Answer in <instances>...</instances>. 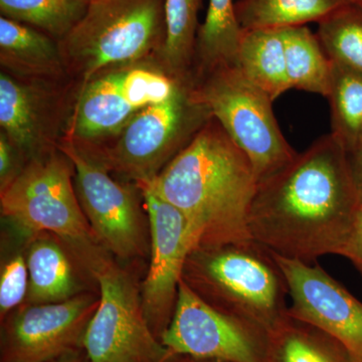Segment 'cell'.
Wrapping results in <instances>:
<instances>
[{
	"label": "cell",
	"instance_id": "obj_1",
	"mask_svg": "<svg viewBox=\"0 0 362 362\" xmlns=\"http://www.w3.org/2000/svg\"><path fill=\"white\" fill-rule=\"evenodd\" d=\"M359 202L346 152L325 135L259 181L250 235L274 254L313 264L340 254Z\"/></svg>",
	"mask_w": 362,
	"mask_h": 362
},
{
	"label": "cell",
	"instance_id": "obj_2",
	"mask_svg": "<svg viewBox=\"0 0 362 362\" xmlns=\"http://www.w3.org/2000/svg\"><path fill=\"white\" fill-rule=\"evenodd\" d=\"M145 182L185 216L194 247L252 240L249 216L258 178L250 159L216 119Z\"/></svg>",
	"mask_w": 362,
	"mask_h": 362
},
{
	"label": "cell",
	"instance_id": "obj_3",
	"mask_svg": "<svg viewBox=\"0 0 362 362\" xmlns=\"http://www.w3.org/2000/svg\"><path fill=\"white\" fill-rule=\"evenodd\" d=\"M182 281L214 308L265 334L288 315L283 272L272 252L254 240L192 247Z\"/></svg>",
	"mask_w": 362,
	"mask_h": 362
},
{
	"label": "cell",
	"instance_id": "obj_4",
	"mask_svg": "<svg viewBox=\"0 0 362 362\" xmlns=\"http://www.w3.org/2000/svg\"><path fill=\"white\" fill-rule=\"evenodd\" d=\"M65 243L99 290V305L83 341L90 362L171 361L150 328L135 274L95 238Z\"/></svg>",
	"mask_w": 362,
	"mask_h": 362
},
{
	"label": "cell",
	"instance_id": "obj_5",
	"mask_svg": "<svg viewBox=\"0 0 362 362\" xmlns=\"http://www.w3.org/2000/svg\"><path fill=\"white\" fill-rule=\"evenodd\" d=\"M165 0H96L82 20L59 42L64 64L85 84L103 71L132 65L154 49L165 35Z\"/></svg>",
	"mask_w": 362,
	"mask_h": 362
},
{
	"label": "cell",
	"instance_id": "obj_6",
	"mask_svg": "<svg viewBox=\"0 0 362 362\" xmlns=\"http://www.w3.org/2000/svg\"><path fill=\"white\" fill-rule=\"evenodd\" d=\"M192 96L246 154L259 182L298 156L281 132L272 108L273 100L237 66H221L197 78Z\"/></svg>",
	"mask_w": 362,
	"mask_h": 362
},
{
	"label": "cell",
	"instance_id": "obj_7",
	"mask_svg": "<svg viewBox=\"0 0 362 362\" xmlns=\"http://www.w3.org/2000/svg\"><path fill=\"white\" fill-rule=\"evenodd\" d=\"M192 85L185 81L170 99L138 112L110 147L86 150L134 183L153 180L213 118L192 96Z\"/></svg>",
	"mask_w": 362,
	"mask_h": 362
},
{
	"label": "cell",
	"instance_id": "obj_8",
	"mask_svg": "<svg viewBox=\"0 0 362 362\" xmlns=\"http://www.w3.org/2000/svg\"><path fill=\"white\" fill-rule=\"evenodd\" d=\"M73 163L63 152L30 159L0 190L6 221L28 238L49 233L64 240L95 238L76 192Z\"/></svg>",
	"mask_w": 362,
	"mask_h": 362
},
{
	"label": "cell",
	"instance_id": "obj_9",
	"mask_svg": "<svg viewBox=\"0 0 362 362\" xmlns=\"http://www.w3.org/2000/svg\"><path fill=\"white\" fill-rule=\"evenodd\" d=\"M59 150L73 163L76 192L97 242L123 263L146 258L149 221L137 185L114 180L101 161L71 140L65 138Z\"/></svg>",
	"mask_w": 362,
	"mask_h": 362
},
{
	"label": "cell",
	"instance_id": "obj_10",
	"mask_svg": "<svg viewBox=\"0 0 362 362\" xmlns=\"http://www.w3.org/2000/svg\"><path fill=\"white\" fill-rule=\"evenodd\" d=\"M182 83L164 70L134 64L105 71L86 83L66 139L90 148L118 134L138 112L170 99Z\"/></svg>",
	"mask_w": 362,
	"mask_h": 362
},
{
	"label": "cell",
	"instance_id": "obj_11",
	"mask_svg": "<svg viewBox=\"0 0 362 362\" xmlns=\"http://www.w3.org/2000/svg\"><path fill=\"white\" fill-rule=\"evenodd\" d=\"M160 341L171 357L266 362L267 334L214 308L181 279L175 313Z\"/></svg>",
	"mask_w": 362,
	"mask_h": 362
},
{
	"label": "cell",
	"instance_id": "obj_12",
	"mask_svg": "<svg viewBox=\"0 0 362 362\" xmlns=\"http://www.w3.org/2000/svg\"><path fill=\"white\" fill-rule=\"evenodd\" d=\"M98 291L57 303L23 304L1 321L0 362H47L83 349Z\"/></svg>",
	"mask_w": 362,
	"mask_h": 362
},
{
	"label": "cell",
	"instance_id": "obj_13",
	"mask_svg": "<svg viewBox=\"0 0 362 362\" xmlns=\"http://www.w3.org/2000/svg\"><path fill=\"white\" fill-rule=\"evenodd\" d=\"M148 216L149 269L141 283L143 309L150 328L160 339L177 301L183 267L194 246L187 218L147 182L135 183Z\"/></svg>",
	"mask_w": 362,
	"mask_h": 362
},
{
	"label": "cell",
	"instance_id": "obj_14",
	"mask_svg": "<svg viewBox=\"0 0 362 362\" xmlns=\"http://www.w3.org/2000/svg\"><path fill=\"white\" fill-rule=\"evenodd\" d=\"M287 283L288 314L322 331L362 362V303L317 264L274 254Z\"/></svg>",
	"mask_w": 362,
	"mask_h": 362
},
{
	"label": "cell",
	"instance_id": "obj_15",
	"mask_svg": "<svg viewBox=\"0 0 362 362\" xmlns=\"http://www.w3.org/2000/svg\"><path fill=\"white\" fill-rule=\"evenodd\" d=\"M25 251L30 277L26 304L57 303L98 291L92 290L90 282L94 281L58 235H33L26 240Z\"/></svg>",
	"mask_w": 362,
	"mask_h": 362
},
{
	"label": "cell",
	"instance_id": "obj_16",
	"mask_svg": "<svg viewBox=\"0 0 362 362\" xmlns=\"http://www.w3.org/2000/svg\"><path fill=\"white\" fill-rule=\"evenodd\" d=\"M0 62L6 70L32 78L54 77L64 65L52 37L4 16L0 18Z\"/></svg>",
	"mask_w": 362,
	"mask_h": 362
},
{
	"label": "cell",
	"instance_id": "obj_17",
	"mask_svg": "<svg viewBox=\"0 0 362 362\" xmlns=\"http://www.w3.org/2000/svg\"><path fill=\"white\" fill-rule=\"evenodd\" d=\"M235 66L273 101L291 89L283 28L243 30Z\"/></svg>",
	"mask_w": 362,
	"mask_h": 362
},
{
	"label": "cell",
	"instance_id": "obj_18",
	"mask_svg": "<svg viewBox=\"0 0 362 362\" xmlns=\"http://www.w3.org/2000/svg\"><path fill=\"white\" fill-rule=\"evenodd\" d=\"M0 126L20 154L30 159L40 156L44 138L40 98L6 73L0 75Z\"/></svg>",
	"mask_w": 362,
	"mask_h": 362
},
{
	"label": "cell",
	"instance_id": "obj_19",
	"mask_svg": "<svg viewBox=\"0 0 362 362\" xmlns=\"http://www.w3.org/2000/svg\"><path fill=\"white\" fill-rule=\"evenodd\" d=\"M242 33L233 0H209L197 32L194 81L221 66H235Z\"/></svg>",
	"mask_w": 362,
	"mask_h": 362
},
{
	"label": "cell",
	"instance_id": "obj_20",
	"mask_svg": "<svg viewBox=\"0 0 362 362\" xmlns=\"http://www.w3.org/2000/svg\"><path fill=\"white\" fill-rule=\"evenodd\" d=\"M266 362H356L334 339L288 314L267 334Z\"/></svg>",
	"mask_w": 362,
	"mask_h": 362
},
{
	"label": "cell",
	"instance_id": "obj_21",
	"mask_svg": "<svg viewBox=\"0 0 362 362\" xmlns=\"http://www.w3.org/2000/svg\"><path fill=\"white\" fill-rule=\"evenodd\" d=\"M349 0H240L235 13L243 30L302 26L320 23Z\"/></svg>",
	"mask_w": 362,
	"mask_h": 362
},
{
	"label": "cell",
	"instance_id": "obj_22",
	"mask_svg": "<svg viewBox=\"0 0 362 362\" xmlns=\"http://www.w3.org/2000/svg\"><path fill=\"white\" fill-rule=\"evenodd\" d=\"M286 66L294 89L327 98L332 62L324 52L316 35L305 25L283 28Z\"/></svg>",
	"mask_w": 362,
	"mask_h": 362
},
{
	"label": "cell",
	"instance_id": "obj_23",
	"mask_svg": "<svg viewBox=\"0 0 362 362\" xmlns=\"http://www.w3.org/2000/svg\"><path fill=\"white\" fill-rule=\"evenodd\" d=\"M201 2L165 0V35L159 54L163 70L180 80H192Z\"/></svg>",
	"mask_w": 362,
	"mask_h": 362
},
{
	"label": "cell",
	"instance_id": "obj_24",
	"mask_svg": "<svg viewBox=\"0 0 362 362\" xmlns=\"http://www.w3.org/2000/svg\"><path fill=\"white\" fill-rule=\"evenodd\" d=\"M330 134L349 153L362 135V73L332 63Z\"/></svg>",
	"mask_w": 362,
	"mask_h": 362
},
{
	"label": "cell",
	"instance_id": "obj_25",
	"mask_svg": "<svg viewBox=\"0 0 362 362\" xmlns=\"http://www.w3.org/2000/svg\"><path fill=\"white\" fill-rule=\"evenodd\" d=\"M90 0H0L1 16L25 23L59 42L82 20Z\"/></svg>",
	"mask_w": 362,
	"mask_h": 362
},
{
	"label": "cell",
	"instance_id": "obj_26",
	"mask_svg": "<svg viewBox=\"0 0 362 362\" xmlns=\"http://www.w3.org/2000/svg\"><path fill=\"white\" fill-rule=\"evenodd\" d=\"M332 63L362 73V7L347 4L318 23L316 33Z\"/></svg>",
	"mask_w": 362,
	"mask_h": 362
},
{
	"label": "cell",
	"instance_id": "obj_27",
	"mask_svg": "<svg viewBox=\"0 0 362 362\" xmlns=\"http://www.w3.org/2000/svg\"><path fill=\"white\" fill-rule=\"evenodd\" d=\"M28 277L25 251L16 252L2 263L0 271V318L25 303L28 297Z\"/></svg>",
	"mask_w": 362,
	"mask_h": 362
},
{
	"label": "cell",
	"instance_id": "obj_28",
	"mask_svg": "<svg viewBox=\"0 0 362 362\" xmlns=\"http://www.w3.org/2000/svg\"><path fill=\"white\" fill-rule=\"evenodd\" d=\"M339 256L349 259L362 275V199L357 206Z\"/></svg>",
	"mask_w": 362,
	"mask_h": 362
},
{
	"label": "cell",
	"instance_id": "obj_29",
	"mask_svg": "<svg viewBox=\"0 0 362 362\" xmlns=\"http://www.w3.org/2000/svg\"><path fill=\"white\" fill-rule=\"evenodd\" d=\"M20 152L4 133L0 135V190L4 189L18 175Z\"/></svg>",
	"mask_w": 362,
	"mask_h": 362
},
{
	"label": "cell",
	"instance_id": "obj_30",
	"mask_svg": "<svg viewBox=\"0 0 362 362\" xmlns=\"http://www.w3.org/2000/svg\"><path fill=\"white\" fill-rule=\"evenodd\" d=\"M346 156L352 180L354 181L359 197L362 199V135L354 148Z\"/></svg>",
	"mask_w": 362,
	"mask_h": 362
},
{
	"label": "cell",
	"instance_id": "obj_31",
	"mask_svg": "<svg viewBox=\"0 0 362 362\" xmlns=\"http://www.w3.org/2000/svg\"><path fill=\"white\" fill-rule=\"evenodd\" d=\"M47 362H90V361L84 349H82L69 352V354H64V356L57 357V358Z\"/></svg>",
	"mask_w": 362,
	"mask_h": 362
},
{
	"label": "cell",
	"instance_id": "obj_32",
	"mask_svg": "<svg viewBox=\"0 0 362 362\" xmlns=\"http://www.w3.org/2000/svg\"><path fill=\"white\" fill-rule=\"evenodd\" d=\"M168 362H218L214 361H204V359H195L192 358V357H185V356H176L173 357L171 361Z\"/></svg>",
	"mask_w": 362,
	"mask_h": 362
},
{
	"label": "cell",
	"instance_id": "obj_33",
	"mask_svg": "<svg viewBox=\"0 0 362 362\" xmlns=\"http://www.w3.org/2000/svg\"><path fill=\"white\" fill-rule=\"evenodd\" d=\"M350 4H356V6H359L362 7V0H349Z\"/></svg>",
	"mask_w": 362,
	"mask_h": 362
},
{
	"label": "cell",
	"instance_id": "obj_34",
	"mask_svg": "<svg viewBox=\"0 0 362 362\" xmlns=\"http://www.w3.org/2000/svg\"><path fill=\"white\" fill-rule=\"evenodd\" d=\"M96 1V0H90V2Z\"/></svg>",
	"mask_w": 362,
	"mask_h": 362
}]
</instances>
